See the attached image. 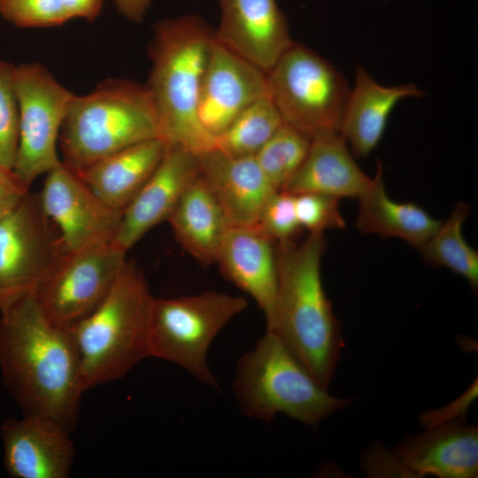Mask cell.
Wrapping results in <instances>:
<instances>
[{
    "label": "cell",
    "mask_w": 478,
    "mask_h": 478,
    "mask_svg": "<svg viewBox=\"0 0 478 478\" xmlns=\"http://www.w3.org/2000/svg\"><path fill=\"white\" fill-rule=\"evenodd\" d=\"M0 372L23 414L73 430L86 391L77 350L70 331L48 319L35 293L0 301Z\"/></svg>",
    "instance_id": "6da1fadb"
},
{
    "label": "cell",
    "mask_w": 478,
    "mask_h": 478,
    "mask_svg": "<svg viewBox=\"0 0 478 478\" xmlns=\"http://www.w3.org/2000/svg\"><path fill=\"white\" fill-rule=\"evenodd\" d=\"M322 232L301 243H275L278 286L266 330L274 332L312 378L328 389L344 346L341 324L324 291Z\"/></svg>",
    "instance_id": "7a4b0ae2"
},
{
    "label": "cell",
    "mask_w": 478,
    "mask_h": 478,
    "mask_svg": "<svg viewBox=\"0 0 478 478\" xmlns=\"http://www.w3.org/2000/svg\"><path fill=\"white\" fill-rule=\"evenodd\" d=\"M214 31L197 15L165 19L154 27L149 47V89L158 114L161 138L201 154L215 140L202 127L198 102Z\"/></svg>",
    "instance_id": "3957f363"
},
{
    "label": "cell",
    "mask_w": 478,
    "mask_h": 478,
    "mask_svg": "<svg viewBox=\"0 0 478 478\" xmlns=\"http://www.w3.org/2000/svg\"><path fill=\"white\" fill-rule=\"evenodd\" d=\"M153 300L143 273L135 262L127 260L103 302L68 329L85 390L124 377L150 357L148 331Z\"/></svg>",
    "instance_id": "277c9868"
},
{
    "label": "cell",
    "mask_w": 478,
    "mask_h": 478,
    "mask_svg": "<svg viewBox=\"0 0 478 478\" xmlns=\"http://www.w3.org/2000/svg\"><path fill=\"white\" fill-rule=\"evenodd\" d=\"M161 138L158 114L146 85L109 79L74 95L59 134L66 166L79 172L135 143Z\"/></svg>",
    "instance_id": "5b68a950"
},
{
    "label": "cell",
    "mask_w": 478,
    "mask_h": 478,
    "mask_svg": "<svg viewBox=\"0 0 478 478\" xmlns=\"http://www.w3.org/2000/svg\"><path fill=\"white\" fill-rule=\"evenodd\" d=\"M233 391L250 418L270 422L283 413L314 428L353 401L329 395L279 335L268 330L239 359Z\"/></svg>",
    "instance_id": "8992f818"
},
{
    "label": "cell",
    "mask_w": 478,
    "mask_h": 478,
    "mask_svg": "<svg viewBox=\"0 0 478 478\" xmlns=\"http://www.w3.org/2000/svg\"><path fill=\"white\" fill-rule=\"evenodd\" d=\"M243 297L218 291L155 298L148 331L149 356L175 363L203 383L218 387L206 356L221 329L246 309Z\"/></svg>",
    "instance_id": "52a82bcc"
},
{
    "label": "cell",
    "mask_w": 478,
    "mask_h": 478,
    "mask_svg": "<svg viewBox=\"0 0 478 478\" xmlns=\"http://www.w3.org/2000/svg\"><path fill=\"white\" fill-rule=\"evenodd\" d=\"M267 83L283 123L311 139L340 133L351 88L319 54L294 42L267 72Z\"/></svg>",
    "instance_id": "ba28073f"
},
{
    "label": "cell",
    "mask_w": 478,
    "mask_h": 478,
    "mask_svg": "<svg viewBox=\"0 0 478 478\" xmlns=\"http://www.w3.org/2000/svg\"><path fill=\"white\" fill-rule=\"evenodd\" d=\"M19 105V147L13 172L30 189L35 178L59 160L57 143L74 96L44 66L33 63L14 68Z\"/></svg>",
    "instance_id": "9c48e42d"
},
{
    "label": "cell",
    "mask_w": 478,
    "mask_h": 478,
    "mask_svg": "<svg viewBox=\"0 0 478 478\" xmlns=\"http://www.w3.org/2000/svg\"><path fill=\"white\" fill-rule=\"evenodd\" d=\"M66 253L38 195L28 191L0 218V301L35 293Z\"/></svg>",
    "instance_id": "30bf717a"
},
{
    "label": "cell",
    "mask_w": 478,
    "mask_h": 478,
    "mask_svg": "<svg viewBox=\"0 0 478 478\" xmlns=\"http://www.w3.org/2000/svg\"><path fill=\"white\" fill-rule=\"evenodd\" d=\"M126 252L114 243L67 252L35 292L48 319L70 329L90 314L112 289Z\"/></svg>",
    "instance_id": "8fae6325"
},
{
    "label": "cell",
    "mask_w": 478,
    "mask_h": 478,
    "mask_svg": "<svg viewBox=\"0 0 478 478\" xmlns=\"http://www.w3.org/2000/svg\"><path fill=\"white\" fill-rule=\"evenodd\" d=\"M38 197L66 252L114 243L122 212L104 204L76 172L61 161L46 173Z\"/></svg>",
    "instance_id": "7c38bea8"
},
{
    "label": "cell",
    "mask_w": 478,
    "mask_h": 478,
    "mask_svg": "<svg viewBox=\"0 0 478 478\" xmlns=\"http://www.w3.org/2000/svg\"><path fill=\"white\" fill-rule=\"evenodd\" d=\"M266 96L267 73L214 39L197 109L204 129L215 140L241 112Z\"/></svg>",
    "instance_id": "4fadbf2b"
},
{
    "label": "cell",
    "mask_w": 478,
    "mask_h": 478,
    "mask_svg": "<svg viewBox=\"0 0 478 478\" xmlns=\"http://www.w3.org/2000/svg\"><path fill=\"white\" fill-rule=\"evenodd\" d=\"M4 466L13 478H66L74 446L70 431L39 416L23 414L0 425Z\"/></svg>",
    "instance_id": "5bb4252c"
},
{
    "label": "cell",
    "mask_w": 478,
    "mask_h": 478,
    "mask_svg": "<svg viewBox=\"0 0 478 478\" xmlns=\"http://www.w3.org/2000/svg\"><path fill=\"white\" fill-rule=\"evenodd\" d=\"M216 42L268 72L292 45L288 20L275 0H218Z\"/></svg>",
    "instance_id": "9a60e30c"
},
{
    "label": "cell",
    "mask_w": 478,
    "mask_h": 478,
    "mask_svg": "<svg viewBox=\"0 0 478 478\" xmlns=\"http://www.w3.org/2000/svg\"><path fill=\"white\" fill-rule=\"evenodd\" d=\"M198 173L197 154L167 143L159 165L122 212L114 243L127 251L152 227L166 220L188 185Z\"/></svg>",
    "instance_id": "2e32d148"
},
{
    "label": "cell",
    "mask_w": 478,
    "mask_h": 478,
    "mask_svg": "<svg viewBox=\"0 0 478 478\" xmlns=\"http://www.w3.org/2000/svg\"><path fill=\"white\" fill-rule=\"evenodd\" d=\"M396 459L404 473L415 477H477V426L465 425L461 419L431 426L401 442Z\"/></svg>",
    "instance_id": "e0dca14e"
},
{
    "label": "cell",
    "mask_w": 478,
    "mask_h": 478,
    "mask_svg": "<svg viewBox=\"0 0 478 478\" xmlns=\"http://www.w3.org/2000/svg\"><path fill=\"white\" fill-rule=\"evenodd\" d=\"M200 174L220 203L229 227H253L276 191L254 156L230 157L212 149L198 154Z\"/></svg>",
    "instance_id": "ac0fdd59"
},
{
    "label": "cell",
    "mask_w": 478,
    "mask_h": 478,
    "mask_svg": "<svg viewBox=\"0 0 478 478\" xmlns=\"http://www.w3.org/2000/svg\"><path fill=\"white\" fill-rule=\"evenodd\" d=\"M216 263L224 277L254 298L269 318L278 286L275 243L257 226L228 227Z\"/></svg>",
    "instance_id": "d6986e66"
},
{
    "label": "cell",
    "mask_w": 478,
    "mask_h": 478,
    "mask_svg": "<svg viewBox=\"0 0 478 478\" xmlns=\"http://www.w3.org/2000/svg\"><path fill=\"white\" fill-rule=\"evenodd\" d=\"M424 91L413 83L384 86L358 66L350 89L340 134L358 157L369 155L383 137L389 118L403 99L420 97Z\"/></svg>",
    "instance_id": "ffe728a7"
},
{
    "label": "cell",
    "mask_w": 478,
    "mask_h": 478,
    "mask_svg": "<svg viewBox=\"0 0 478 478\" xmlns=\"http://www.w3.org/2000/svg\"><path fill=\"white\" fill-rule=\"evenodd\" d=\"M373 181L354 160L344 137L328 133L312 139L305 161L282 190L358 198Z\"/></svg>",
    "instance_id": "44dd1931"
},
{
    "label": "cell",
    "mask_w": 478,
    "mask_h": 478,
    "mask_svg": "<svg viewBox=\"0 0 478 478\" xmlns=\"http://www.w3.org/2000/svg\"><path fill=\"white\" fill-rule=\"evenodd\" d=\"M167 143L146 140L110 154L76 172L108 206L123 212L162 160Z\"/></svg>",
    "instance_id": "7402d4cb"
},
{
    "label": "cell",
    "mask_w": 478,
    "mask_h": 478,
    "mask_svg": "<svg viewBox=\"0 0 478 478\" xmlns=\"http://www.w3.org/2000/svg\"><path fill=\"white\" fill-rule=\"evenodd\" d=\"M166 220L176 240L197 261L203 266L216 263L229 225L200 171L188 185Z\"/></svg>",
    "instance_id": "603a6c76"
},
{
    "label": "cell",
    "mask_w": 478,
    "mask_h": 478,
    "mask_svg": "<svg viewBox=\"0 0 478 478\" xmlns=\"http://www.w3.org/2000/svg\"><path fill=\"white\" fill-rule=\"evenodd\" d=\"M358 200L356 226L361 233L397 237L420 248L441 225L415 203L391 199L386 191L380 164L373 184Z\"/></svg>",
    "instance_id": "cb8c5ba5"
},
{
    "label": "cell",
    "mask_w": 478,
    "mask_h": 478,
    "mask_svg": "<svg viewBox=\"0 0 478 478\" xmlns=\"http://www.w3.org/2000/svg\"><path fill=\"white\" fill-rule=\"evenodd\" d=\"M469 211L466 204L457 203L447 220L419 249L426 261L464 277L476 291L478 252L466 242L462 233Z\"/></svg>",
    "instance_id": "d4e9b609"
},
{
    "label": "cell",
    "mask_w": 478,
    "mask_h": 478,
    "mask_svg": "<svg viewBox=\"0 0 478 478\" xmlns=\"http://www.w3.org/2000/svg\"><path fill=\"white\" fill-rule=\"evenodd\" d=\"M282 124L276 106L266 96L231 121L215 138L214 149L230 157L254 156Z\"/></svg>",
    "instance_id": "484cf974"
},
{
    "label": "cell",
    "mask_w": 478,
    "mask_h": 478,
    "mask_svg": "<svg viewBox=\"0 0 478 478\" xmlns=\"http://www.w3.org/2000/svg\"><path fill=\"white\" fill-rule=\"evenodd\" d=\"M312 139L283 123L254 155L275 190H282L305 161Z\"/></svg>",
    "instance_id": "4316f807"
},
{
    "label": "cell",
    "mask_w": 478,
    "mask_h": 478,
    "mask_svg": "<svg viewBox=\"0 0 478 478\" xmlns=\"http://www.w3.org/2000/svg\"><path fill=\"white\" fill-rule=\"evenodd\" d=\"M14 68L0 59V168L13 169L19 147V105Z\"/></svg>",
    "instance_id": "83f0119b"
},
{
    "label": "cell",
    "mask_w": 478,
    "mask_h": 478,
    "mask_svg": "<svg viewBox=\"0 0 478 478\" xmlns=\"http://www.w3.org/2000/svg\"><path fill=\"white\" fill-rule=\"evenodd\" d=\"M0 15L20 27L61 26L72 19L65 0H0Z\"/></svg>",
    "instance_id": "f1b7e54d"
},
{
    "label": "cell",
    "mask_w": 478,
    "mask_h": 478,
    "mask_svg": "<svg viewBox=\"0 0 478 478\" xmlns=\"http://www.w3.org/2000/svg\"><path fill=\"white\" fill-rule=\"evenodd\" d=\"M256 226L274 243L293 241L302 229L297 216L294 194L274 191L265 204Z\"/></svg>",
    "instance_id": "f546056e"
},
{
    "label": "cell",
    "mask_w": 478,
    "mask_h": 478,
    "mask_svg": "<svg viewBox=\"0 0 478 478\" xmlns=\"http://www.w3.org/2000/svg\"><path fill=\"white\" fill-rule=\"evenodd\" d=\"M295 206L301 228L310 232H324L328 228H343L346 224L341 214L339 197L321 193L294 194Z\"/></svg>",
    "instance_id": "4dcf8cb0"
},
{
    "label": "cell",
    "mask_w": 478,
    "mask_h": 478,
    "mask_svg": "<svg viewBox=\"0 0 478 478\" xmlns=\"http://www.w3.org/2000/svg\"><path fill=\"white\" fill-rule=\"evenodd\" d=\"M29 191L12 169L0 168V218Z\"/></svg>",
    "instance_id": "1f68e13d"
},
{
    "label": "cell",
    "mask_w": 478,
    "mask_h": 478,
    "mask_svg": "<svg viewBox=\"0 0 478 478\" xmlns=\"http://www.w3.org/2000/svg\"><path fill=\"white\" fill-rule=\"evenodd\" d=\"M71 19L95 20L100 14L104 0H65Z\"/></svg>",
    "instance_id": "d6a6232c"
},
{
    "label": "cell",
    "mask_w": 478,
    "mask_h": 478,
    "mask_svg": "<svg viewBox=\"0 0 478 478\" xmlns=\"http://www.w3.org/2000/svg\"><path fill=\"white\" fill-rule=\"evenodd\" d=\"M118 11L127 19L141 22L150 6V0H113Z\"/></svg>",
    "instance_id": "836d02e7"
}]
</instances>
